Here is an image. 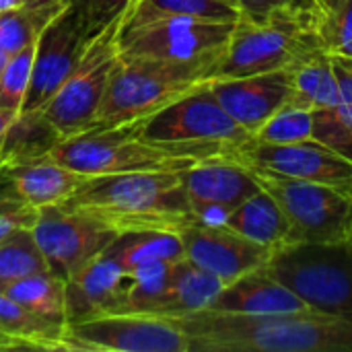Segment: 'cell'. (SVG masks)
Masks as SVG:
<instances>
[{"label": "cell", "instance_id": "1", "mask_svg": "<svg viewBox=\"0 0 352 352\" xmlns=\"http://www.w3.org/2000/svg\"><path fill=\"white\" fill-rule=\"evenodd\" d=\"M188 352H352V324L314 309L237 316L200 309L171 318Z\"/></svg>", "mask_w": 352, "mask_h": 352}, {"label": "cell", "instance_id": "2", "mask_svg": "<svg viewBox=\"0 0 352 352\" xmlns=\"http://www.w3.org/2000/svg\"><path fill=\"white\" fill-rule=\"evenodd\" d=\"M118 233L165 229L182 231L198 221L188 204L182 171H134L89 177L64 202Z\"/></svg>", "mask_w": 352, "mask_h": 352}, {"label": "cell", "instance_id": "3", "mask_svg": "<svg viewBox=\"0 0 352 352\" xmlns=\"http://www.w3.org/2000/svg\"><path fill=\"white\" fill-rule=\"evenodd\" d=\"M223 52L192 62L120 58L95 128H113L142 120L179 97L212 85Z\"/></svg>", "mask_w": 352, "mask_h": 352}, {"label": "cell", "instance_id": "4", "mask_svg": "<svg viewBox=\"0 0 352 352\" xmlns=\"http://www.w3.org/2000/svg\"><path fill=\"white\" fill-rule=\"evenodd\" d=\"M128 126L142 140L175 151L196 163L227 161L237 146L252 138V134L221 107L210 85Z\"/></svg>", "mask_w": 352, "mask_h": 352}, {"label": "cell", "instance_id": "5", "mask_svg": "<svg viewBox=\"0 0 352 352\" xmlns=\"http://www.w3.org/2000/svg\"><path fill=\"white\" fill-rule=\"evenodd\" d=\"M309 309L352 324V245L299 243L278 248L266 266Z\"/></svg>", "mask_w": 352, "mask_h": 352}, {"label": "cell", "instance_id": "6", "mask_svg": "<svg viewBox=\"0 0 352 352\" xmlns=\"http://www.w3.org/2000/svg\"><path fill=\"white\" fill-rule=\"evenodd\" d=\"M248 169V167H245ZM266 190L289 225L287 243H344L351 239L352 192L322 182L248 169ZM283 245V248H285Z\"/></svg>", "mask_w": 352, "mask_h": 352}, {"label": "cell", "instance_id": "7", "mask_svg": "<svg viewBox=\"0 0 352 352\" xmlns=\"http://www.w3.org/2000/svg\"><path fill=\"white\" fill-rule=\"evenodd\" d=\"M52 157L87 177L134 171H184L196 165L190 157L142 140L128 124L93 128L64 138Z\"/></svg>", "mask_w": 352, "mask_h": 352}, {"label": "cell", "instance_id": "8", "mask_svg": "<svg viewBox=\"0 0 352 352\" xmlns=\"http://www.w3.org/2000/svg\"><path fill=\"white\" fill-rule=\"evenodd\" d=\"M322 50L316 23L295 19L250 21L239 16L217 68V80L274 72Z\"/></svg>", "mask_w": 352, "mask_h": 352}, {"label": "cell", "instance_id": "9", "mask_svg": "<svg viewBox=\"0 0 352 352\" xmlns=\"http://www.w3.org/2000/svg\"><path fill=\"white\" fill-rule=\"evenodd\" d=\"M124 19V16H122ZM122 19L93 37L74 72L43 105V116L60 132L62 140L89 132L97 126L111 74L120 62L118 33Z\"/></svg>", "mask_w": 352, "mask_h": 352}, {"label": "cell", "instance_id": "10", "mask_svg": "<svg viewBox=\"0 0 352 352\" xmlns=\"http://www.w3.org/2000/svg\"><path fill=\"white\" fill-rule=\"evenodd\" d=\"M235 23L171 16L155 19L134 27H120L118 52L124 60H202L225 50Z\"/></svg>", "mask_w": 352, "mask_h": 352}, {"label": "cell", "instance_id": "11", "mask_svg": "<svg viewBox=\"0 0 352 352\" xmlns=\"http://www.w3.org/2000/svg\"><path fill=\"white\" fill-rule=\"evenodd\" d=\"M31 231L47 268L64 283L89 262L103 256L118 237V231L109 225L64 202L37 208Z\"/></svg>", "mask_w": 352, "mask_h": 352}, {"label": "cell", "instance_id": "12", "mask_svg": "<svg viewBox=\"0 0 352 352\" xmlns=\"http://www.w3.org/2000/svg\"><path fill=\"white\" fill-rule=\"evenodd\" d=\"M66 334L72 352H188L182 328L155 314H109L82 322H68Z\"/></svg>", "mask_w": 352, "mask_h": 352}, {"label": "cell", "instance_id": "13", "mask_svg": "<svg viewBox=\"0 0 352 352\" xmlns=\"http://www.w3.org/2000/svg\"><path fill=\"white\" fill-rule=\"evenodd\" d=\"M97 33L89 27L80 8L68 0L64 10L43 29L35 41L31 85L21 111H39L74 72Z\"/></svg>", "mask_w": 352, "mask_h": 352}, {"label": "cell", "instance_id": "14", "mask_svg": "<svg viewBox=\"0 0 352 352\" xmlns=\"http://www.w3.org/2000/svg\"><path fill=\"white\" fill-rule=\"evenodd\" d=\"M227 161L248 169L332 184L352 192V159L338 155L314 138L293 144H262L250 138L237 146Z\"/></svg>", "mask_w": 352, "mask_h": 352}, {"label": "cell", "instance_id": "15", "mask_svg": "<svg viewBox=\"0 0 352 352\" xmlns=\"http://www.w3.org/2000/svg\"><path fill=\"white\" fill-rule=\"evenodd\" d=\"M179 237L186 258L219 276L225 285L268 266L274 254V250L231 231L223 223L194 221L179 231Z\"/></svg>", "mask_w": 352, "mask_h": 352}, {"label": "cell", "instance_id": "16", "mask_svg": "<svg viewBox=\"0 0 352 352\" xmlns=\"http://www.w3.org/2000/svg\"><path fill=\"white\" fill-rule=\"evenodd\" d=\"M188 204L198 221L221 223L260 186L254 175L233 161H204L182 171Z\"/></svg>", "mask_w": 352, "mask_h": 352}, {"label": "cell", "instance_id": "17", "mask_svg": "<svg viewBox=\"0 0 352 352\" xmlns=\"http://www.w3.org/2000/svg\"><path fill=\"white\" fill-rule=\"evenodd\" d=\"M132 274L111 256L103 254L64 283L66 324L124 314Z\"/></svg>", "mask_w": 352, "mask_h": 352}, {"label": "cell", "instance_id": "18", "mask_svg": "<svg viewBox=\"0 0 352 352\" xmlns=\"http://www.w3.org/2000/svg\"><path fill=\"white\" fill-rule=\"evenodd\" d=\"M87 179V175L70 169L52 155L0 163V196L19 200L33 208L66 202Z\"/></svg>", "mask_w": 352, "mask_h": 352}, {"label": "cell", "instance_id": "19", "mask_svg": "<svg viewBox=\"0 0 352 352\" xmlns=\"http://www.w3.org/2000/svg\"><path fill=\"white\" fill-rule=\"evenodd\" d=\"M221 107L250 134L272 118L289 99L287 68L252 74L241 78H223L210 85Z\"/></svg>", "mask_w": 352, "mask_h": 352}, {"label": "cell", "instance_id": "20", "mask_svg": "<svg viewBox=\"0 0 352 352\" xmlns=\"http://www.w3.org/2000/svg\"><path fill=\"white\" fill-rule=\"evenodd\" d=\"M208 309L237 316H268L309 307L264 266L225 285Z\"/></svg>", "mask_w": 352, "mask_h": 352}, {"label": "cell", "instance_id": "21", "mask_svg": "<svg viewBox=\"0 0 352 352\" xmlns=\"http://www.w3.org/2000/svg\"><path fill=\"white\" fill-rule=\"evenodd\" d=\"M223 287L225 283L219 276L184 258L171 266V274L155 307V316L179 318L200 309H208Z\"/></svg>", "mask_w": 352, "mask_h": 352}, {"label": "cell", "instance_id": "22", "mask_svg": "<svg viewBox=\"0 0 352 352\" xmlns=\"http://www.w3.org/2000/svg\"><path fill=\"white\" fill-rule=\"evenodd\" d=\"M289 72V99L287 105L301 109H328L338 105V82L332 70V58L324 50H316L291 66Z\"/></svg>", "mask_w": 352, "mask_h": 352}, {"label": "cell", "instance_id": "23", "mask_svg": "<svg viewBox=\"0 0 352 352\" xmlns=\"http://www.w3.org/2000/svg\"><path fill=\"white\" fill-rule=\"evenodd\" d=\"M0 332L25 342L29 351H66L72 352V344L66 334V322L37 316L12 301L0 291Z\"/></svg>", "mask_w": 352, "mask_h": 352}, {"label": "cell", "instance_id": "24", "mask_svg": "<svg viewBox=\"0 0 352 352\" xmlns=\"http://www.w3.org/2000/svg\"><path fill=\"white\" fill-rule=\"evenodd\" d=\"M221 223L231 231L274 252L287 243L289 225L285 221V214L274 198L262 188L245 202H241L233 212H229Z\"/></svg>", "mask_w": 352, "mask_h": 352}, {"label": "cell", "instance_id": "25", "mask_svg": "<svg viewBox=\"0 0 352 352\" xmlns=\"http://www.w3.org/2000/svg\"><path fill=\"white\" fill-rule=\"evenodd\" d=\"M116 262L132 270L142 264L153 262H179L186 258L184 243L177 231L165 229H144V231H126L118 233L111 245L105 250Z\"/></svg>", "mask_w": 352, "mask_h": 352}, {"label": "cell", "instance_id": "26", "mask_svg": "<svg viewBox=\"0 0 352 352\" xmlns=\"http://www.w3.org/2000/svg\"><path fill=\"white\" fill-rule=\"evenodd\" d=\"M62 136L43 116V111H19L0 146V163L6 161H29L47 157L60 144Z\"/></svg>", "mask_w": 352, "mask_h": 352}, {"label": "cell", "instance_id": "27", "mask_svg": "<svg viewBox=\"0 0 352 352\" xmlns=\"http://www.w3.org/2000/svg\"><path fill=\"white\" fill-rule=\"evenodd\" d=\"M171 16L235 23L239 19V10L225 0H132L122 19V27Z\"/></svg>", "mask_w": 352, "mask_h": 352}, {"label": "cell", "instance_id": "28", "mask_svg": "<svg viewBox=\"0 0 352 352\" xmlns=\"http://www.w3.org/2000/svg\"><path fill=\"white\" fill-rule=\"evenodd\" d=\"M68 0L45 4H21L0 12V45L8 56L33 45L43 29L64 10Z\"/></svg>", "mask_w": 352, "mask_h": 352}, {"label": "cell", "instance_id": "29", "mask_svg": "<svg viewBox=\"0 0 352 352\" xmlns=\"http://www.w3.org/2000/svg\"><path fill=\"white\" fill-rule=\"evenodd\" d=\"M2 293H6L12 301L21 303L25 309H29L37 316L66 322L64 280L60 276H56L52 270L27 274V276L10 283Z\"/></svg>", "mask_w": 352, "mask_h": 352}, {"label": "cell", "instance_id": "30", "mask_svg": "<svg viewBox=\"0 0 352 352\" xmlns=\"http://www.w3.org/2000/svg\"><path fill=\"white\" fill-rule=\"evenodd\" d=\"M41 270L50 268L39 252L31 227L16 229L0 241V291L27 274Z\"/></svg>", "mask_w": 352, "mask_h": 352}, {"label": "cell", "instance_id": "31", "mask_svg": "<svg viewBox=\"0 0 352 352\" xmlns=\"http://www.w3.org/2000/svg\"><path fill=\"white\" fill-rule=\"evenodd\" d=\"M316 31L326 54L352 60V0H320Z\"/></svg>", "mask_w": 352, "mask_h": 352}, {"label": "cell", "instance_id": "32", "mask_svg": "<svg viewBox=\"0 0 352 352\" xmlns=\"http://www.w3.org/2000/svg\"><path fill=\"white\" fill-rule=\"evenodd\" d=\"M314 132V111L283 105L272 118H268L254 134V142L262 144H293L311 140Z\"/></svg>", "mask_w": 352, "mask_h": 352}, {"label": "cell", "instance_id": "33", "mask_svg": "<svg viewBox=\"0 0 352 352\" xmlns=\"http://www.w3.org/2000/svg\"><path fill=\"white\" fill-rule=\"evenodd\" d=\"M33 56H35V43L8 58L0 74V109L14 111V113L23 109L31 85Z\"/></svg>", "mask_w": 352, "mask_h": 352}, {"label": "cell", "instance_id": "34", "mask_svg": "<svg viewBox=\"0 0 352 352\" xmlns=\"http://www.w3.org/2000/svg\"><path fill=\"white\" fill-rule=\"evenodd\" d=\"M239 16L250 21L295 19L318 23V0H237Z\"/></svg>", "mask_w": 352, "mask_h": 352}, {"label": "cell", "instance_id": "35", "mask_svg": "<svg viewBox=\"0 0 352 352\" xmlns=\"http://www.w3.org/2000/svg\"><path fill=\"white\" fill-rule=\"evenodd\" d=\"M311 138L324 146L336 151L338 155L352 159V130L342 120L336 107L314 111V132Z\"/></svg>", "mask_w": 352, "mask_h": 352}, {"label": "cell", "instance_id": "36", "mask_svg": "<svg viewBox=\"0 0 352 352\" xmlns=\"http://www.w3.org/2000/svg\"><path fill=\"white\" fill-rule=\"evenodd\" d=\"M87 19L93 33H101L113 21L122 19L132 0H72Z\"/></svg>", "mask_w": 352, "mask_h": 352}, {"label": "cell", "instance_id": "37", "mask_svg": "<svg viewBox=\"0 0 352 352\" xmlns=\"http://www.w3.org/2000/svg\"><path fill=\"white\" fill-rule=\"evenodd\" d=\"M35 219H37V208L27 206L19 200L0 196V241L16 229L33 227Z\"/></svg>", "mask_w": 352, "mask_h": 352}, {"label": "cell", "instance_id": "38", "mask_svg": "<svg viewBox=\"0 0 352 352\" xmlns=\"http://www.w3.org/2000/svg\"><path fill=\"white\" fill-rule=\"evenodd\" d=\"M6 351H29V346L25 342H21L16 338H10V336L0 332V352Z\"/></svg>", "mask_w": 352, "mask_h": 352}, {"label": "cell", "instance_id": "39", "mask_svg": "<svg viewBox=\"0 0 352 352\" xmlns=\"http://www.w3.org/2000/svg\"><path fill=\"white\" fill-rule=\"evenodd\" d=\"M14 116H16L14 111L0 109V146H2L4 134H6V130H8V126H10V122H12V118H14Z\"/></svg>", "mask_w": 352, "mask_h": 352}, {"label": "cell", "instance_id": "40", "mask_svg": "<svg viewBox=\"0 0 352 352\" xmlns=\"http://www.w3.org/2000/svg\"><path fill=\"white\" fill-rule=\"evenodd\" d=\"M21 4H23V0H0V12L10 10V8H16Z\"/></svg>", "mask_w": 352, "mask_h": 352}, {"label": "cell", "instance_id": "41", "mask_svg": "<svg viewBox=\"0 0 352 352\" xmlns=\"http://www.w3.org/2000/svg\"><path fill=\"white\" fill-rule=\"evenodd\" d=\"M8 54H6V50L0 45V74H2V70H4V66H6V62H8Z\"/></svg>", "mask_w": 352, "mask_h": 352}, {"label": "cell", "instance_id": "42", "mask_svg": "<svg viewBox=\"0 0 352 352\" xmlns=\"http://www.w3.org/2000/svg\"><path fill=\"white\" fill-rule=\"evenodd\" d=\"M45 2H56V0H23V4H45Z\"/></svg>", "mask_w": 352, "mask_h": 352}, {"label": "cell", "instance_id": "43", "mask_svg": "<svg viewBox=\"0 0 352 352\" xmlns=\"http://www.w3.org/2000/svg\"><path fill=\"white\" fill-rule=\"evenodd\" d=\"M225 2H227V4H231V6H235V8H237V0H225ZM237 10H239V8H237Z\"/></svg>", "mask_w": 352, "mask_h": 352}, {"label": "cell", "instance_id": "44", "mask_svg": "<svg viewBox=\"0 0 352 352\" xmlns=\"http://www.w3.org/2000/svg\"><path fill=\"white\" fill-rule=\"evenodd\" d=\"M349 243H351V245H352V229H351V239H349Z\"/></svg>", "mask_w": 352, "mask_h": 352}, {"label": "cell", "instance_id": "45", "mask_svg": "<svg viewBox=\"0 0 352 352\" xmlns=\"http://www.w3.org/2000/svg\"><path fill=\"white\" fill-rule=\"evenodd\" d=\"M318 2H320V0H318Z\"/></svg>", "mask_w": 352, "mask_h": 352}]
</instances>
